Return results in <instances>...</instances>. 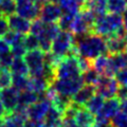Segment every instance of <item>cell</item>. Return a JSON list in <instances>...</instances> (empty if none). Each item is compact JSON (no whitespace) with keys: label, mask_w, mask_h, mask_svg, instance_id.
Masks as SVG:
<instances>
[{"label":"cell","mask_w":127,"mask_h":127,"mask_svg":"<svg viewBox=\"0 0 127 127\" xmlns=\"http://www.w3.org/2000/svg\"><path fill=\"white\" fill-rule=\"evenodd\" d=\"M74 16L75 15L63 13L62 17L59 18V20L57 22L59 29H61L62 31H70V28H71V25H72V21H73Z\"/></svg>","instance_id":"4dcf8cb0"},{"label":"cell","mask_w":127,"mask_h":127,"mask_svg":"<svg viewBox=\"0 0 127 127\" xmlns=\"http://www.w3.org/2000/svg\"><path fill=\"white\" fill-rule=\"evenodd\" d=\"M127 7V0H107V11L113 14H122Z\"/></svg>","instance_id":"83f0119b"},{"label":"cell","mask_w":127,"mask_h":127,"mask_svg":"<svg viewBox=\"0 0 127 127\" xmlns=\"http://www.w3.org/2000/svg\"><path fill=\"white\" fill-rule=\"evenodd\" d=\"M38 101V93L34 92L32 90L21 91L18 94V104L29 107L30 105L34 104Z\"/></svg>","instance_id":"7402d4cb"},{"label":"cell","mask_w":127,"mask_h":127,"mask_svg":"<svg viewBox=\"0 0 127 127\" xmlns=\"http://www.w3.org/2000/svg\"><path fill=\"white\" fill-rule=\"evenodd\" d=\"M94 94H95V87L94 86L83 85L81 88L78 89L77 92L71 97V101L79 106H85L86 103L88 102Z\"/></svg>","instance_id":"2e32d148"},{"label":"cell","mask_w":127,"mask_h":127,"mask_svg":"<svg viewBox=\"0 0 127 127\" xmlns=\"http://www.w3.org/2000/svg\"><path fill=\"white\" fill-rule=\"evenodd\" d=\"M126 30L123 28L122 16L119 14H104L95 18L92 34L107 38L112 35H119L124 37Z\"/></svg>","instance_id":"7a4b0ae2"},{"label":"cell","mask_w":127,"mask_h":127,"mask_svg":"<svg viewBox=\"0 0 127 127\" xmlns=\"http://www.w3.org/2000/svg\"><path fill=\"white\" fill-rule=\"evenodd\" d=\"M76 2L83 7V5H84V4H85V2H86V0H76Z\"/></svg>","instance_id":"ee69618b"},{"label":"cell","mask_w":127,"mask_h":127,"mask_svg":"<svg viewBox=\"0 0 127 127\" xmlns=\"http://www.w3.org/2000/svg\"><path fill=\"white\" fill-rule=\"evenodd\" d=\"M23 46L27 49V51L39 49V41L38 38L33 34H27L23 38Z\"/></svg>","instance_id":"1f68e13d"},{"label":"cell","mask_w":127,"mask_h":127,"mask_svg":"<svg viewBox=\"0 0 127 127\" xmlns=\"http://www.w3.org/2000/svg\"><path fill=\"white\" fill-rule=\"evenodd\" d=\"M81 77L83 79L84 85H92L95 86L96 83L98 82V79L101 77V74L97 72L96 70H94L92 67H90L89 69H87L86 71L82 73Z\"/></svg>","instance_id":"484cf974"},{"label":"cell","mask_w":127,"mask_h":127,"mask_svg":"<svg viewBox=\"0 0 127 127\" xmlns=\"http://www.w3.org/2000/svg\"><path fill=\"white\" fill-rule=\"evenodd\" d=\"M16 2L14 0H0V14L5 17L16 13Z\"/></svg>","instance_id":"f546056e"},{"label":"cell","mask_w":127,"mask_h":127,"mask_svg":"<svg viewBox=\"0 0 127 127\" xmlns=\"http://www.w3.org/2000/svg\"><path fill=\"white\" fill-rule=\"evenodd\" d=\"M106 40V48L108 55H117L125 52L127 50V43L124 37L119 35H112L105 38Z\"/></svg>","instance_id":"4fadbf2b"},{"label":"cell","mask_w":127,"mask_h":127,"mask_svg":"<svg viewBox=\"0 0 127 127\" xmlns=\"http://www.w3.org/2000/svg\"><path fill=\"white\" fill-rule=\"evenodd\" d=\"M62 119H63V113L56 107H54L51 104L49 110L47 111L46 116L42 120L43 126L45 127H59L62 123Z\"/></svg>","instance_id":"ac0fdd59"},{"label":"cell","mask_w":127,"mask_h":127,"mask_svg":"<svg viewBox=\"0 0 127 127\" xmlns=\"http://www.w3.org/2000/svg\"><path fill=\"white\" fill-rule=\"evenodd\" d=\"M9 31H10V27H9V21H7V17L1 16L0 17V38H2Z\"/></svg>","instance_id":"8d00e7d4"},{"label":"cell","mask_w":127,"mask_h":127,"mask_svg":"<svg viewBox=\"0 0 127 127\" xmlns=\"http://www.w3.org/2000/svg\"><path fill=\"white\" fill-rule=\"evenodd\" d=\"M13 59H14V56L12 55L11 52L2 55V56L0 57V67L4 68V69H9L12 62H13Z\"/></svg>","instance_id":"d590c367"},{"label":"cell","mask_w":127,"mask_h":127,"mask_svg":"<svg viewBox=\"0 0 127 127\" xmlns=\"http://www.w3.org/2000/svg\"><path fill=\"white\" fill-rule=\"evenodd\" d=\"M11 86L18 92L30 90V77L26 75H12Z\"/></svg>","instance_id":"44dd1931"},{"label":"cell","mask_w":127,"mask_h":127,"mask_svg":"<svg viewBox=\"0 0 127 127\" xmlns=\"http://www.w3.org/2000/svg\"><path fill=\"white\" fill-rule=\"evenodd\" d=\"M23 61L26 62L29 69L30 77H43L45 75V52L40 49H35L27 51L23 56Z\"/></svg>","instance_id":"8992f818"},{"label":"cell","mask_w":127,"mask_h":127,"mask_svg":"<svg viewBox=\"0 0 127 127\" xmlns=\"http://www.w3.org/2000/svg\"><path fill=\"white\" fill-rule=\"evenodd\" d=\"M11 53L14 57H23L25 56V54L27 53V49L25 48V46H23V42L20 43V45L12 47Z\"/></svg>","instance_id":"e575fe53"},{"label":"cell","mask_w":127,"mask_h":127,"mask_svg":"<svg viewBox=\"0 0 127 127\" xmlns=\"http://www.w3.org/2000/svg\"><path fill=\"white\" fill-rule=\"evenodd\" d=\"M120 110H121V101L118 97L108 98L107 101L104 102V104H103L101 110L98 111V113L96 114V117L110 121Z\"/></svg>","instance_id":"7c38bea8"},{"label":"cell","mask_w":127,"mask_h":127,"mask_svg":"<svg viewBox=\"0 0 127 127\" xmlns=\"http://www.w3.org/2000/svg\"><path fill=\"white\" fill-rule=\"evenodd\" d=\"M59 127H77L75 124L74 118H68V117H63L62 123Z\"/></svg>","instance_id":"74e56055"},{"label":"cell","mask_w":127,"mask_h":127,"mask_svg":"<svg viewBox=\"0 0 127 127\" xmlns=\"http://www.w3.org/2000/svg\"><path fill=\"white\" fill-rule=\"evenodd\" d=\"M49 88V83L45 77H30V90L41 93Z\"/></svg>","instance_id":"4316f807"},{"label":"cell","mask_w":127,"mask_h":127,"mask_svg":"<svg viewBox=\"0 0 127 127\" xmlns=\"http://www.w3.org/2000/svg\"><path fill=\"white\" fill-rule=\"evenodd\" d=\"M95 18L96 16L91 11L82 7L81 11L74 16L70 32L74 36H84V35L92 34Z\"/></svg>","instance_id":"5b68a950"},{"label":"cell","mask_w":127,"mask_h":127,"mask_svg":"<svg viewBox=\"0 0 127 127\" xmlns=\"http://www.w3.org/2000/svg\"><path fill=\"white\" fill-rule=\"evenodd\" d=\"M75 37V52L82 58L93 61L101 55L107 54L106 40L96 34H88Z\"/></svg>","instance_id":"6da1fadb"},{"label":"cell","mask_w":127,"mask_h":127,"mask_svg":"<svg viewBox=\"0 0 127 127\" xmlns=\"http://www.w3.org/2000/svg\"><path fill=\"white\" fill-rule=\"evenodd\" d=\"M95 87V94L101 95L104 98H112L117 96V92L120 85L118 84L114 77H108L101 75Z\"/></svg>","instance_id":"ba28073f"},{"label":"cell","mask_w":127,"mask_h":127,"mask_svg":"<svg viewBox=\"0 0 127 127\" xmlns=\"http://www.w3.org/2000/svg\"><path fill=\"white\" fill-rule=\"evenodd\" d=\"M5 113L6 112H5V110H4V108H3V106L1 104V101H0V118H2Z\"/></svg>","instance_id":"7bdbcfd3"},{"label":"cell","mask_w":127,"mask_h":127,"mask_svg":"<svg viewBox=\"0 0 127 127\" xmlns=\"http://www.w3.org/2000/svg\"><path fill=\"white\" fill-rule=\"evenodd\" d=\"M1 16H2V15H1V14H0V17H1Z\"/></svg>","instance_id":"bcb514c9"},{"label":"cell","mask_w":127,"mask_h":127,"mask_svg":"<svg viewBox=\"0 0 127 127\" xmlns=\"http://www.w3.org/2000/svg\"><path fill=\"white\" fill-rule=\"evenodd\" d=\"M49 52L61 61L68 55H76L75 52V37L70 31H62L53 39Z\"/></svg>","instance_id":"3957f363"},{"label":"cell","mask_w":127,"mask_h":127,"mask_svg":"<svg viewBox=\"0 0 127 127\" xmlns=\"http://www.w3.org/2000/svg\"><path fill=\"white\" fill-rule=\"evenodd\" d=\"M57 3L62 7L63 13L71 15H76L82 9V6L76 2V0H57Z\"/></svg>","instance_id":"603a6c76"},{"label":"cell","mask_w":127,"mask_h":127,"mask_svg":"<svg viewBox=\"0 0 127 127\" xmlns=\"http://www.w3.org/2000/svg\"><path fill=\"white\" fill-rule=\"evenodd\" d=\"M83 85H84V83H83L82 77L65 78V79L55 78L50 84V87L55 91L56 94L72 97Z\"/></svg>","instance_id":"52a82bcc"},{"label":"cell","mask_w":127,"mask_h":127,"mask_svg":"<svg viewBox=\"0 0 127 127\" xmlns=\"http://www.w3.org/2000/svg\"><path fill=\"white\" fill-rule=\"evenodd\" d=\"M54 78L65 79V78H77L81 77L82 70L79 68L77 55H68L62 58L53 67Z\"/></svg>","instance_id":"277c9868"},{"label":"cell","mask_w":127,"mask_h":127,"mask_svg":"<svg viewBox=\"0 0 127 127\" xmlns=\"http://www.w3.org/2000/svg\"><path fill=\"white\" fill-rule=\"evenodd\" d=\"M50 106L51 102H49L48 100H38L36 103L28 107V119L33 121L42 122Z\"/></svg>","instance_id":"8fae6325"},{"label":"cell","mask_w":127,"mask_h":127,"mask_svg":"<svg viewBox=\"0 0 127 127\" xmlns=\"http://www.w3.org/2000/svg\"><path fill=\"white\" fill-rule=\"evenodd\" d=\"M16 4H20V3H26V2H35V0H14Z\"/></svg>","instance_id":"b9f144b4"},{"label":"cell","mask_w":127,"mask_h":127,"mask_svg":"<svg viewBox=\"0 0 127 127\" xmlns=\"http://www.w3.org/2000/svg\"><path fill=\"white\" fill-rule=\"evenodd\" d=\"M83 7L88 9L96 16L106 14L107 11V0H86Z\"/></svg>","instance_id":"d6986e66"},{"label":"cell","mask_w":127,"mask_h":127,"mask_svg":"<svg viewBox=\"0 0 127 127\" xmlns=\"http://www.w3.org/2000/svg\"><path fill=\"white\" fill-rule=\"evenodd\" d=\"M9 69L12 75H26V76H29V69H28L26 62L23 61V57H14Z\"/></svg>","instance_id":"ffe728a7"},{"label":"cell","mask_w":127,"mask_h":127,"mask_svg":"<svg viewBox=\"0 0 127 127\" xmlns=\"http://www.w3.org/2000/svg\"><path fill=\"white\" fill-rule=\"evenodd\" d=\"M122 21H123V28L127 31V7L125 11L123 12V17H122Z\"/></svg>","instance_id":"ab89813d"},{"label":"cell","mask_w":127,"mask_h":127,"mask_svg":"<svg viewBox=\"0 0 127 127\" xmlns=\"http://www.w3.org/2000/svg\"><path fill=\"white\" fill-rule=\"evenodd\" d=\"M63 15V10L56 2H48L40 6L39 16L40 20L46 23H57Z\"/></svg>","instance_id":"9c48e42d"},{"label":"cell","mask_w":127,"mask_h":127,"mask_svg":"<svg viewBox=\"0 0 127 127\" xmlns=\"http://www.w3.org/2000/svg\"><path fill=\"white\" fill-rule=\"evenodd\" d=\"M7 21H9V27L12 31H15L22 35L30 33L31 22L28 19L22 18L17 14H13L7 17Z\"/></svg>","instance_id":"9a60e30c"},{"label":"cell","mask_w":127,"mask_h":127,"mask_svg":"<svg viewBox=\"0 0 127 127\" xmlns=\"http://www.w3.org/2000/svg\"><path fill=\"white\" fill-rule=\"evenodd\" d=\"M25 36H26V35H22L20 33H17V32L11 30V31L7 32V33L2 38H3V40H4L9 46L14 47V46H17V45H20V43H22Z\"/></svg>","instance_id":"f1b7e54d"},{"label":"cell","mask_w":127,"mask_h":127,"mask_svg":"<svg viewBox=\"0 0 127 127\" xmlns=\"http://www.w3.org/2000/svg\"><path fill=\"white\" fill-rule=\"evenodd\" d=\"M104 100H105V98L102 97L101 95L94 94L93 96L86 103L85 108H86L87 110H89L92 114H97L98 111L101 110L103 104H104V102H105Z\"/></svg>","instance_id":"cb8c5ba5"},{"label":"cell","mask_w":127,"mask_h":127,"mask_svg":"<svg viewBox=\"0 0 127 127\" xmlns=\"http://www.w3.org/2000/svg\"><path fill=\"white\" fill-rule=\"evenodd\" d=\"M74 121L77 127H93L95 117L85 108V106H82L75 113Z\"/></svg>","instance_id":"e0dca14e"},{"label":"cell","mask_w":127,"mask_h":127,"mask_svg":"<svg viewBox=\"0 0 127 127\" xmlns=\"http://www.w3.org/2000/svg\"><path fill=\"white\" fill-rule=\"evenodd\" d=\"M114 76H116L114 78L120 86H127V68L119 70Z\"/></svg>","instance_id":"836d02e7"},{"label":"cell","mask_w":127,"mask_h":127,"mask_svg":"<svg viewBox=\"0 0 127 127\" xmlns=\"http://www.w3.org/2000/svg\"><path fill=\"white\" fill-rule=\"evenodd\" d=\"M124 39H125V41L127 43V31H126V33H125V36H124Z\"/></svg>","instance_id":"f6af8a7d"},{"label":"cell","mask_w":127,"mask_h":127,"mask_svg":"<svg viewBox=\"0 0 127 127\" xmlns=\"http://www.w3.org/2000/svg\"><path fill=\"white\" fill-rule=\"evenodd\" d=\"M121 111L127 114V100L121 102Z\"/></svg>","instance_id":"60d3db41"},{"label":"cell","mask_w":127,"mask_h":127,"mask_svg":"<svg viewBox=\"0 0 127 127\" xmlns=\"http://www.w3.org/2000/svg\"><path fill=\"white\" fill-rule=\"evenodd\" d=\"M9 52H11L10 46L3 40V38H0V57H1L2 55L9 53Z\"/></svg>","instance_id":"f35d334b"},{"label":"cell","mask_w":127,"mask_h":127,"mask_svg":"<svg viewBox=\"0 0 127 127\" xmlns=\"http://www.w3.org/2000/svg\"><path fill=\"white\" fill-rule=\"evenodd\" d=\"M110 122L113 125V127H127V114L120 110L111 119Z\"/></svg>","instance_id":"d6a6232c"},{"label":"cell","mask_w":127,"mask_h":127,"mask_svg":"<svg viewBox=\"0 0 127 127\" xmlns=\"http://www.w3.org/2000/svg\"><path fill=\"white\" fill-rule=\"evenodd\" d=\"M2 126L1 127H25V122L22 119L16 117L12 112L5 113L1 118Z\"/></svg>","instance_id":"d4e9b609"},{"label":"cell","mask_w":127,"mask_h":127,"mask_svg":"<svg viewBox=\"0 0 127 127\" xmlns=\"http://www.w3.org/2000/svg\"><path fill=\"white\" fill-rule=\"evenodd\" d=\"M18 94L19 92L12 86L0 90V101L6 113L12 112L18 105Z\"/></svg>","instance_id":"30bf717a"},{"label":"cell","mask_w":127,"mask_h":127,"mask_svg":"<svg viewBox=\"0 0 127 127\" xmlns=\"http://www.w3.org/2000/svg\"><path fill=\"white\" fill-rule=\"evenodd\" d=\"M40 5H38L36 2H26L20 3L16 6V13L22 18H26L28 20H35L39 16Z\"/></svg>","instance_id":"5bb4252c"}]
</instances>
